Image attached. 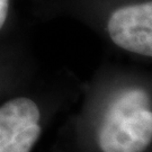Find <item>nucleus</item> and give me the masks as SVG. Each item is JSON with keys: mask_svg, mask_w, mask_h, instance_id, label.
<instances>
[{"mask_svg": "<svg viewBox=\"0 0 152 152\" xmlns=\"http://www.w3.org/2000/svg\"><path fill=\"white\" fill-rule=\"evenodd\" d=\"M152 142L150 96L142 88H126L109 100L95 126L100 152H147Z\"/></svg>", "mask_w": 152, "mask_h": 152, "instance_id": "nucleus-1", "label": "nucleus"}, {"mask_svg": "<svg viewBox=\"0 0 152 152\" xmlns=\"http://www.w3.org/2000/svg\"><path fill=\"white\" fill-rule=\"evenodd\" d=\"M42 113L27 97L0 106V152H32L42 135Z\"/></svg>", "mask_w": 152, "mask_h": 152, "instance_id": "nucleus-2", "label": "nucleus"}, {"mask_svg": "<svg viewBox=\"0 0 152 152\" xmlns=\"http://www.w3.org/2000/svg\"><path fill=\"white\" fill-rule=\"evenodd\" d=\"M108 33L117 46L150 58L152 55V2L117 9L109 18Z\"/></svg>", "mask_w": 152, "mask_h": 152, "instance_id": "nucleus-3", "label": "nucleus"}, {"mask_svg": "<svg viewBox=\"0 0 152 152\" xmlns=\"http://www.w3.org/2000/svg\"><path fill=\"white\" fill-rule=\"evenodd\" d=\"M8 7H9V0H0V28L2 27V25L6 22Z\"/></svg>", "mask_w": 152, "mask_h": 152, "instance_id": "nucleus-4", "label": "nucleus"}]
</instances>
